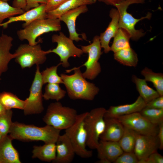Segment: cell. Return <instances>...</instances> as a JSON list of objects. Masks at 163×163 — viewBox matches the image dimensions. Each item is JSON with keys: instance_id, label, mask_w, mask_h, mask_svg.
Wrapping results in <instances>:
<instances>
[{"instance_id": "31", "label": "cell", "mask_w": 163, "mask_h": 163, "mask_svg": "<svg viewBox=\"0 0 163 163\" xmlns=\"http://www.w3.org/2000/svg\"><path fill=\"white\" fill-rule=\"evenodd\" d=\"M66 91L62 89L58 84H47L43 94V98L46 100H55L57 101L63 98Z\"/></svg>"}, {"instance_id": "10", "label": "cell", "mask_w": 163, "mask_h": 163, "mask_svg": "<svg viewBox=\"0 0 163 163\" xmlns=\"http://www.w3.org/2000/svg\"><path fill=\"white\" fill-rule=\"evenodd\" d=\"M39 65L36 66L34 78L30 88L29 97L25 101L24 110L25 115L41 113L44 110L42 87L43 85Z\"/></svg>"}, {"instance_id": "7", "label": "cell", "mask_w": 163, "mask_h": 163, "mask_svg": "<svg viewBox=\"0 0 163 163\" xmlns=\"http://www.w3.org/2000/svg\"><path fill=\"white\" fill-rule=\"evenodd\" d=\"M106 109L98 107L88 112L84 120L85 127L87 134V146L91 149H96L100 137L105 127L104 115Z\"/></svg>"}, {"instance_id": "41", "label": "cell", "mask_w": 163, "mask_h": 163, "mask_svg": "<svg viewBox=\"0 0 163 163\" xmlns=\"http://www.w3.org/2000/svg\"><path fill=\"white\" fill-rule=\"evenodd\" d=\"M158 130L157 137L159 142V148L160 150L163 149V122L158 125Z\"/></svg>"}, {"instance_id": "26", "label": "cell", "mask_w": 163, "mask_h": 163, "mask_svg": "<svg viewBox=\"0 0 163 163\" xmlns=\"http://www.w3.org/2000/svg\"><path fill=\"white\" fill-rule=\"evenodd\" d=\"M113 56L116 60L125 66L135 67L138 63L137 55L131 47L114 53Z\"/></svg>"}, {"instance_id": "1", "label": "cell", "mask_w": 163, "mask_h": 163, "mask_svg": "<svg viewBox=\"0 0 163 163\" xmlns=\"http://www.w3.org/2000/svg\"><path fill=\"white\" fill-rule=\"evenodd\" d=\"M73 70L74 73L72 75L63 73L60 75L69 97L73 100H93L99 91V88L94 84L86 80L80 68L75 67L66 70V73H69Z\"/></svg>"}, {"instance_id": "3", "label": "cell", "mask_w": 163, "mask_h": 163, "mask_svg": "<svg viewBox=\"0 0 163 163\" xmlns=\"http://www.w3.org/2000/svg\"><path fill=\"white\" fill-rule=\"evenodd\" d=\"M74 108L63 106L59 101L50 104L43 120L46 125L57 129H66L75 121L78 116Z\"/></svg>"}, {"instance_id": "42", "label": "cell", "mask_w": 163, "mask_h": 163, "mask_svg": "<svg viewBox=\"0 0 163 163\" xmlns=\"http://www.w3.org/2000/svg\"><path fill=\"white\" fill-rule=\"evenodd\" d=\"M26 5V0H14L12 2V6L13 7L15 8L22 9L24 11Z\"/></svg>"}, {"instance_id": "17", "label": "cell", "mask_w": 163, "mask_h": 163, "mask_svg": "<svg viewBox=\"0 0 163 163\" xmlns=\"http://www.w3.org/2000/svg\"><path fill=\"white\" fill-rule=\"evenodd\" d=\"M88 11L87 5H82L66 11L59 18L61 21L63 22L66 25L69 32V38L72 40L76 42L83 40L79 37L81 34H78L76 31L75 22L77 17L80 14Z\"/></svg>"}, {"instance_id": "11", "label": "cell", "mask_w": 163, "mask_h": 163, "mask_svg": "<svg viewBox=\"0 0 163 163\" xmlns=\"http://www.w3.org/2000/svg\"><path fill=\"white\" fill-rule=\"evenodd\" d=\"M51 40L52 42L56 43L57 45L55 48L49 50V53H54L59 56L61 65L63 67L68 68L70 66L68 61L69 58H79L84 53L81 49L75 45L73 40L62 32H60L59 34L53 35Z\"/></svg>"}, {"instance_id": "4", "label": "cell", "mask_w": 163, "mask_h": 163, "mask_svg": "<svg viewBox=\"0 0 163 163\" xmlns=\"http://www.w3.org/2000/svg\"><path fill=\"white\" fill-rule=\"evenodd\" d=\"M61 29V21L59 19L44 18L37 19L18 30L17 34L21 41L27 40L28 43L34 45L40 42L37 38L42 34L50 32L58 31Z\"/></svg>"}, {"instance_id": "45", "label": "cell", "mask_w": 163, "mask_h": 163, "mask_svg": "<svg viewBox=\"0 0 163 163\" xmlns=\"http://www.w3.org/2000/svg\"><path fill=\"white\" fill-rule=\"evenodd\" d=\"M10 0H0V2H7L8 1H9Z\"/></svg>"}, {"instance_id": "48", "label": "cell", "mask_w": 163, "mask_h": 163, "mask_svg": "<svg viewBox=\"0 0 163 163\" xmlns=\"http://www.w3.org/2000/svg\"><path fill=\"white\" fill-rule=\"evenodd\" d=\"M46 0L47 2V1H48V0Z\"/></svg>"}, {"instance_id": "43", "label": "cell", "mask_w": 163, "mask_h": 163, "mask_svg": "<svg viewBox=\"0 0 163 163\" xmlns=\"http://www.w3.org/2000/svg\"><path fill=\"white\" fill-rule=\"evenodd\" d=\"M125 0H98L99 2H103L107 5L113 6Z\"/></svg>"}, {"instance_id": "23", "label": "cell", "mask_w": 163, "mask_h": 163, "mask_svg": "<svg viewBox=\"0 0 163 163\" xmlns=\"http://www.w3.org/2000/svg\"><path fill=\"white\" fill-rule=\"evenodd\" d=\"M97 0H68L56 9L47 12L46 18L59 19L66 11L80 6L95 3Z\"/></svg>"}, {"instance_id": "24", "label": "cell", "mask_w": 163, "mask_h": 163, "mask_svg": "<svg viewBox=\"0 0 163 163\" xmlns=\"http://www.w3.org/2000/svg\"><path fill=\"white\" fill-rule=\"evenodd\" d=\"M32 153L33 158H38L45 162H53L56 155V143H45L40 146L35 145Z\"/></svg>"}, {"instance_id": "44", "label": "cell", "mask_w": 163, "mask_h": 163, "mask_svg": "<svg viewBox=\"0 0 163 163\" xmlns=\"http://www.w3.org/2000/svg\"><path fill=\"white\" fill-rule=\"evenodd\" d=\"M6 110L0 102V115L5 112Z\"/></svg>"}, {"instance_id": "2", "label": "cell", "mask_w": 163, "mask_h": 163, "mask_svg": "<svg viewBox=\"0 0 163 163\" xmlns=\"http://www.w3.org/2000/svg\"><path fill=\"white\" fill-rule=\"evenodd\" d=\"M61 130L46 125L42 127L13 122L9 135L13 139L22 141H41L45 143H56Z\"/></svg>"}, {"instance_id": "20", "label": "cell", "mask_w": 163, "mask_h": 163, "mask_svg": "<svg viewBox=\"0 0 163 163\" xmlns=\"http://www.w3.org/2000/svg\"><path fill=\"white\" fill-rule=\"evenodd\" d=\"M105 127L100 140L118 142L123 132L124 126L116 118L104 117Z\"/></svg>"}, {"instance_id": "16", "label": "cell", "mask_w": 163, "mask_h": 163, "mask_svg": "<svg viewBox=\"0 0 163 163\" xmlns=\"http://www.w3.org/2000/svg\"><path fill=\"white\" fill-rule=\"evenodd\" d=\"M46 4H41L36 8H32L20 15L14 16L8 18V20L0 24V27L6 28L9 24L18 21H24L22 25L23 27L37 19L46 18L47 13L46 11Z\"/></svg>"}, {"instance_id": "21", "label": "cell", "mask_w": 163, "mask_h": 163, "mask_svg": "<svg viewBox=\"0 0 163 163\" xmlns=\"http://www.w3.org/2000/svg\"><path fill=\"white\" fill-rule=\"evenodd\" d=\"M13 38L11 36L2 34L0 35V76L6 72L10 61L14 59L16 55L10 50L12 46Z\"/></svg>"}, {"instance_id": "39", "label": "cell", "mask_w": 163, "mask_h": 163, "mask_svg": "<svg viewBox=\"0 0 163 163\" xmlns=\"http://www.w3.org/2000/svg\"><path fill=\"white\" fill-rule=\"evenodd\" d=\"M145 107L156 109H163V96H159L146 103Z\"/></svg>"}, {"instance_id": "34", "label": "cell", "mask_w": 163, "mask_h": 163, "mask_svg": "<svg viewBox=\"0 0 163 163\" xmlns=\"http://www.w3.org/2000/svg\"><path fill=\"white\" fill-rule=\"evenodd\" d=\"M24 12L22 9L10 5L7 2H0V24L2 23L5 19L21 14Z\"/></svg>"}, {"instance_id": "18", "label": "cell", "mask_w": 163, "mask_h": 163, "mask_svg": "<svg viewBox=\"0 0 163 163\" xmlns=\"http://www.w3.org/2000/svg\"><path fill=\"white\" fill-rule=\"evenodd\" d=\"M109 16L111 20L104 32L101 33L99 36L101 48L104 53H107L110 51L109 44L112 38H113L119 29V14L116 8H112L109 12Z\"/></svg>"}, {"instance_id": "29", "label": "cell", "mask_w": 163, "mask_h": 163, "mask_svg": "<svg viewBox=\"0 0 163 163\" xmlns=\"http://www.w3.org/2000/svg\"><path fill=\"white\" fill-rule=\"evenodd\" d=\"M110 51L114 53L121 50L129 48L130 36L124 29L119 28L114 37Z\"/></svg>"}, {"instance_id": "38", "label": "cell", "mask_w": 163, "mask_h": 163, "mask_svg": "<svg viewBox=\"0 0 163 163\" xmlns=\"http://www.w3.org/2000/svg\"><path fill=\"white\" fill-rule=\"evenodd\" d=\"M68 0H48L46 4V12L47 13L56 9Z\"/></svg>"}, {"instance_id": "5", "label": "cell", "mask_w": 163, "mask_h": 163, "mask_svg": "<svg viewBox=\"0 0 163 163\" xmlns=\"http://www.w3.org/2000/svg\"><path fill=\"white\" fill-rule=\"evenodd\" d=\"M88 112L78 115L73 124L65 129L68 137L74 149L75 154L82 158H89L93 155L92 151L87 149V134L84 120Z\"/></svg>"}, {"instance_id": "40", "label": "cell", "mask_w": 163, "mask_h": 163, "mask_svg": "<svg viewBox=\"0 0 163 163\" xmlns=\"http://www.w3.org/2000/svg\"><path fill=\"white\" fill-rule=\"evenodd\" d=\"M26 5L24 10L27 11L32 8L39 6L41 4H46V0H26Z\"/></svg>"}, {"instance_id": "8", "label": "cell", "mask_w": 163, "mask_h": 163, "mask_svg": "<svg viewBox=\"0 0 163 163\" xmlns=\"http://www.w3.org/2000/svg\"><path fill=\"white\" fill-rule=\"evenodd\" d=\"M49 50H42L39 43L31 45L25 43L20 45L15 50V62L22 69L30 68L35 65H39L44 63L46 59Z\"/></svg>"}, {"instance_id": "36", "label": "cell", "mask_w": 163, "mask_h": 163, "mask_svg": "<svg viewBox=\"0 0 163 163\" xmlns=\"http://www.w3.org/2000/svg\"><path fill=\"white\" fill-rule=\"evenodd\" d=\"M138 160L134 152H123L114 163H138Z\"/></svg>"}, {"instance_id": "32", "label": "cell", "mask_w": 163, "mask_h": 163, "mask_svg": "<svg viewBox=\"0 0 163 163\" xmlns=\"http://www.w3.org/2000/svg\"><path fill=\"white\" fill-rule=\"evenodd\" d=\"M61 65L60 62L55 66H53L46 69L41 72L43 85L48 84H63V81L57 73L58 66Z\"/></svg>"}, {"instance_id": "47", "label": "cell", "mask_w": 163, "mask_h": 163, "mask_svg": "<svg viewBox=\"0 0 163 163\" xmlns=\"http://www.w3.org/2000/svg\"><path fill=\"white\" fill-rule=\"evenodd\" d=\"M1 80V78H0V81Z\"/></svg>"}, {"instance_id": "9", "label": "cell", "mask_w": 163, "mask_h": 163, "mask_svg": "<svg viewBox=\"0 0 163 163\" xmlns=\"http://www.w3.org/2000/svg\"><path fill=\"white\" fill-rule=\"evenodd\" d=\"M81 49L83 53L88 54L87 60L80 68L85 66L86 69L82 73L84 78L90 80L94 79L101 72V67L99 60L103 53L100 40L99 36L96 35L93 39L92 42L87 46H81Z\"/></svg>"}, {"instance_id": "14", "label": "cell", "mask_w": 163, "mask_h": 163, "mask_svg": "<svg viewBox=\"0 0 163 163\" xmlns=\"http://www.w3.org/2000/svg\"><path fill=\"white\" fill-rule=\"evenodd\" d=\"M98 163H114L124 152L118 142L100 140L96 148Z\"/></svg>"}, {"instance_id": "28", "label": "cell", "mask_w": 163, "mask_h": 163, "mask_svg": "<svg viewBox=\"0 0 163 163\" xmlns=\"http://www.w3.org/2000/svg\"><path fill=\"white\" fill-rule=\"evenodd\" d=\"M141 74L146 82H151L156 90L160 96H163V74L161 73H156L147 67L141 71Z\"/></svg>"}, {"instance_id": "15", "label": "cell", "mask_w": 163, "mask_h": 163, "mask_svg": "<svg viewBox=\"0 0 163 163\" xmlns=\"http://www.w3.org/2000/svg\"><path fill=\"white\" fill-rule=\"evenodd\" d=\"M56 144V155L52 162H72L74 159L75 153L73 146L65 133L59 136Z\"/></svg>"}, {"instance_id": "22", "label": "cell", "mask_w": 163, "mask_h": 163, "mask_svg": "<svg viewBox=\"0 0 163 163\" xmlns=\"http://www.w3.org/2000/svg\"><path fill=\"white\" fill-rule=\"evenodd\" d=\"M13 139L10 135L0 140V163H21L18 152L13 146Z\"/></svg>"}, {"instance_id": "12", "label": "cell", "mask_w": 163, "mask_h": 163, "mask_svg": "<svg viewBox=\"0 0 163 163\" xmlns=\"http://www.w3.org/2000/svg\"><path fill=\"white\" fill-rule=\"evenodd\" d=\"M117 118L125 127L143 135L157 136L158 125L150 123L139 112L122 116Z\"/></svg>"}, {"instance_id": "33", "label": "cell", "mask_w": 163, "mask_h": 163, "mask_svg": "<svg viewBox=\"0 0 163 163\" xmlns=\"http://www.w3.org/2000/svg\"><path fill=\"white\" fill-rule=\"evenodd\" d=\"M139 112L153 124L158 125L163 122V109H156L145 107Z\"/></svg>"}, {"instance_id": "25", "label": "cell", "mask_w": 163, "mask_h": 163, "mask_svg": "<svg viewBox=\"0 0 163 163\" xmlns=\"http://www.w3.org/2000/svg\"><path fill=\"white\" fill-rule=\"evenodd\" d=\"M132 80L135 84L139 96L146 103L160 96L156 90L148 85L147 82L144 79L139 78L136 75H133Z\"/></svg>"}, {"instance_id": "6", "label": "cell", "mask_w": 163, "mask_h": 163, "mask_svg": "<svg viewBox=\"0 0 163 163\" xmlns=\"http://www.w3.org/2000/svg\"><path fill=\"white\" fill-rule=\"evenodd\" d=\"M145 0H126L114 6L116 8L119 14V28L125 30L129 34L130 39L134 41H137L145 35V33L143 30L136 29V24L144 19H150L152 17V14L148 12L145 16L136 19L128 12L127 10L131 4H142L145 3Z\"/></svg>"}, {"instance_id": "13", "label": "cell", "mask_w": 163, "mask_h": 163, "mask_svg": "<svg viewBox=\"0 0 163 163\" xmlns=\"http://www.w3.org/2000/svg\"><path fill=\"white\" fill-rule=\"evenodd\" d=\"M159 146L157 136L137 133L133 152L139 160L146 158L152 153L157 152Z\"/></svg>"}, {"instance_id": "19", "label": "cell", "mask_w": 163, "mask_h": 163, "mask_svg": "<svg viewBox=\"0 0 163 163\" xmlns=\"http://www.w3.org/2000/svg\"><path fill=\"white\" fill-rule=\"evenodd\" d=\"M146 103L139 96L136 101L130 104L111 106L106 110L104 117L117 118L120 116L139 112L145 107Z\"/></svg>"}, {"instance_id": "27", "label": "cell", "mask_w": 163, "mask_h": 163, "mask_svg": "<svg viewBox=\"0 0 163 163\" xmlns=\"http://www.w3.org/2000/svg\"><path fill=\"white\" fill-rule=\"evenodd\" d=\"M0 102L6 110L17 109L23 110L25 101L19 98L16 95L7 91L0 93Z\"/></svg>"}, {"instance_id": "46", "label": "cell", "mask_w": 163, "mask_h": 163, "mask_svg": "<svg viewBox=\"0 0 163 163\" xmlns=\"http://www.w3.org/2000/svg\"><path fill=\"white\" fill-rule=\"evenodd\" d=\"M3 136H3L2 134L0 133V140L2 139Z\"/></svg>"}, {"instance_id": "37", "label": "cell", "mask_w": 163, "mask_h": 163, "mask_svg": "<svg viewBox=\"0 0 163 163\" xmlns=\"http://www.w3.org/2000/svg\"><path fill=\"white\" fill-rule=\"evenodd\" d=\"M163 156L157 152H154L148 157L138 160V163H163Z\"/></svg>"}, {"instance_id": "30", "label": "cell", "mask_w": 163, "mask_h": 163, "mask_svg": "<svg viewBox=\"0 0 163 163\" xmlns=\"http://www.w3.org/2000/svg\"><path fill=\"white\" fill-rule=\"evenodd\" d=\"M137 133L124 126L123 135L118 142L124 152H133Z\"/></svg>"}, {"instance_id": "35", "label": "cell", "mask_w": 163, "mask_h": 163, "mask_svg": "<svg viewBox=\"0 0 163 163\" xmlns=\"http://www.w3.org/2000/svg\"><path fill=\"white\" fill-rule=\"evenodd\" d=\"M12 114L11 110H8L0 115V133L3 136L10 133L13 123Z\"/></svg>"}]
</instances>
